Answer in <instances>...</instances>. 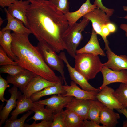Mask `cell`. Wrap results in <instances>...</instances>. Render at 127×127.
<instances>
[{"instance_id": "1", "label": "cell", "mask_w": 127, "mask_h": 127, "mask_svg": "<svg viewBox=\"0 0 127 127\" xmlns=\"http://www.w3.org/2000/svg\"><path fill=\"white\" fill-rule=\"evenodd\" d=\"M27 28L38 40H44L57 53L66 50L63 34L69 26L64 14L48 0H29Z\"/></svg>"}, {"instance_id": "2", "label": "cell", "mask_w": 127, "mask_h": 127, "mask_svg": "<svg viewBox=\"0 0 127 127\" xmlns=\"http://www.w3.org/2000/svg\"><path fill=\"white\" fill-rule=\"evenodd\" d=\"M11 34L12 49L18 65L50 81L58 83L63 80L61 76L56 75L47 65L37 46L30 42L29 34L14 32Z\"/></svg>"}, {"instance_id": "3", "label": "cell", "mask_w": 127, "mask_h": 127, "mask_svg": "<svg viewBox=\"0 0 127 127\" xmlns=\"http://www.w3.org/2000/svg\"><path fill=\"white\" fill-rule=\"evenodd\" d=\"M74 68L88 81L95 77L103 66L98 56L87 53H77Z\"/></svg>"}, {"instance_id": "4", "label": "cell", "mask_w": 127, "mask_h": 127, "mask_svg": "<svg viewBox=\"0 0 127 127\" xmlns=\"http://www.w3.org/2000/svg\"><path fill=\"white\" fill-rule=\"evenodd\" d=\"M79 23L69 25L63 33L62 39L67 47L66 50L72 57L75 56L77 48L83 39L82 32L88 25L90 20L83 17Z\"/></svg>"}, {"instance_id": "5", "label": "cell", "mask_w": 127, "mask_h": 127, "mask_svg": "<svg viewBox=\"0 0 127 127\" xmlns=\"http://www.w3.org/2000/svg\"><path fill=\"white\" fill-rule=\"evenodd\" d=\"M38 40L37 47L45 63L51 69L58 71L63 78L65 85H68L64 75L63 61L50 45L42 39Z\"/></svg>"}, {"instance_id": "6", "label": "cell", "mask_w": 127, "mask_h": 127, "mask_svg": "<svg viewBox=\"0 0 127 127\" xmlns=\"http://www.w3.org/2000/svg\"><path fill=\"white\" fill-rule=\"evenodd\" d=\"M110 17L105 12L98 8L83 16L91 21L92 28L97 34L102 37L105 43V50L109 48V42L107 38L103 35L101 29L103 25H107L111 22Z\"/></svg>"}, {"instance_id": "7", "label": "cell", "mask_w": 127, "mask_h": 127, "mask_svg": "<svg viewBox=\"0 0 127 127\" xmlns=\"http://www.w3.org/2000/svg\"><path fill=\"white\" fill-rule=\"evenodd\" d=\"M59 55L65 63L70 77L72 81L79 85L83 90L96 93L99 92L98 88H95L92 86L82 75L71 66L64 52H61Z\"/></svg>"}, {"instance_id": "8", "label": "cell", "mask_w": 127, "mask_h": 127, "mask_svg": "<svg viewBox=\"0 0 127 127\" xmlns=\"http://www.w3.org/2000/svg\"><path fill=\"white\" fill-rule=\"evenodd\" d=\"M74 97L71 96H64L60 94H54L49 98L37 102L46 105L45 108L51 110L55 114L62 111Z\"/></svg>"}, {"instance_id": "9", "label": "cell", "mask_w": 127, "mask_h": 127, "mask_svg": "<svg viewBox=\"0 0 127 127\" xmlns=\"http://www.w3.org/2000/svg\"><path fill=\"white\" fill-rule=\"evenodd\" d=\"M100 72L103 80L102 85L98 88L99 91L105 86L112 83H127V70L115 71L103 65Z\"/></svg>"}, {"instance_id": "10", "label": "cell", "mask_w": 127, "mask_h": 127, "mask_svg": "<svg viewBox=\"0 0 127 127\" xmlns=\"http://www.w3.org/2000/svg\"><path fill=\"white\" fill-rule=\"evenodd\" d=\"M114 91L113 88L106 86L97 94L96 99L105 107L113 110L124 108L114 95Z\"/></svg>"}, {"instance_id": "11", "label": "cell", "mask_w": 127, "mask_h": 127, "mask_svg": "<svg viewBox=\"0 0 127 127\" xmlns=\"http://www.w3.org/2000/svg\"><path fill=\"white\" fill-rule=\"evenodd\" d=\"M58 83L50 81L37 75L29 82L21 92L27 98H30L34 93L47 87L55 85Z\"/></svg>"}, {"instance_id": "12", "label": "cell", "mask_w": 127, "mask_h": 127, "mask_svg": "<svg viewBox=\"0 0 127 127\" xmlns=\"http://www.w3.org/2000/svg\"><path fill=\"white\" fill-rule=\"evenodd\" d=\"M65 94L62 95L64 96H71L78 99L97 100L96 95L98 93L89 91L81 89L73 81H71L70 86L62 85Z\"/></svg>"}, {"instance_id": "13", "label": "cell", "mask_w": 127, "mask_h": 127, "mask_svg": "<svg viewBox=\"0 0 127 127\" xmlns=\"http://www.w3.org/2000/svg\"><path fill=\"white\" fill-rule=\"evenodd\" d=\"M106 50L108 60L103 64V66L115 71L127 70V56L126 55L118 56L113 52L110 48Z\"/></svg>"}, {"instance_id": "14", "label": "cell", "mask_w": 127, "mask_h": 127, "mask_svg": "<svg viewBox=\"0 0 127 127\" xmlns=\"http://www.w3.org/2000/svg\"><path fill=\"white\" fill-rule=\"evenodd\" d=\"M18 88L16 87L13 86L8 90V91L11 94V96L9 99L6 101V105L0 111V127L8 119L11 111L16 107L17 100L22 95L21 92L18 91Z\"/></svg>"}, {"instance_id": "15", "label": "cell", "mask_w": 127, "mask_h": 127, "mask_svg": "<svg viewBox=\"0 0 127 127\" xmlns=\"http://www.w3.org/2000/svg\"><path fill=\"white\" fill-rule=\"evenodd\" d=\"M30 3L29 0H16L8 7L7 11L13 17L21 20L27 28L26 12Z\"/></svg>"}, {"instance_id": "16", "label": "cell", "mask_w": 127, "mask_h": 127, "mask_svg": "<svg viewBox=\"0 0 127 127\" xmlns=\"http://www.w3.org/2000/svg\"><path fill=\"white\" fill-rule=\"evenodd\" d=\"M37 75L29 70L24 69L16 75H9L6 79L8 83L16 87L21 92L31 80Z\"/></svg>"}, {"instance_id": "17", "label": "cell", "mask_w": 127, "mask_h": 127, "mask_svg": "<svg viewBox=\"0 0 127 127\" xmlns=\"http://www.w3.org/2000/svg\"><path fill=\"white\" fill-rule=\"evenodd\" d=\"M91 100L78 99L74 97L66 107V109L75 113L83 120H87Z\"/></svg>"}, {"instance_id": "18", "label": "cell", "mask_w": 127, "mask_h": 127, "mask_svg": "<svg viewBox=\"0 0 127 127\" xmlns=\"http://www.w3.org/2000/svg\"><path fill=\"white\" fill-rule=\"evenodd\" d=\"M97 34L93 28L90 39L87 44L82 48L77 50L76 53H87L94 55H100L105 56V54L101 48L97 36Z\"/></svg>"}, {"instance_id": "19", "label": "cell", "mask_w": 127, "mask_h": 127, "mask_svg": "<svg viewBox=\"0 0 127 127\" xmlns=\"http://www.w3.org/2000/svg\"><path fill=\"white\" fill-rule=\"evenodd\" d=\"M4 9L6 14V19L8 22L6 26L3 28L1 31V32L9 30L18 34L29 35L32 33L30 30L24 25L23 23L21 20L12 16L6 8Z\"/></svg>"}, {"instance_id": "20", "label": "cell", "mask_w": 127, "mask_h": 127, "mask_svg": "<svg viewBox=\"0 0 127 127\" xmlns=\"http://www.w3.org/2000/svg\"><path fill=\"white\" fill-rule=\"evenodd\" d=\"M97 8L95 5L91 4L90 0H86L78 10L74 12H69L64 14L69 25L76 23L81 17Z\"/></svg>"}, {"instance_id": "21", "label": "cell", "mask_w": 127, "mask_h": 127, "mask_svg": "<svg viewBox=\"0 0 127 127\" xmlns=\"http://www.w3.org/2000/svg\"><path fill=\"white\" fill-rule=\"evenodd\" d=\"M44 104L37 101L33 102L31 110L34 112V115L28 120L33 119L36 122L39 120L53 121L54 114L51 110L45 108Z\"/></svg>"}, {"instance_id": "22", "label": "cell", "mask_w": 127, "mask_h": 127, "mask_svg": "<svg viewBox=\"0 0 127 127\" xmlns=\"http://www.w3.org/2000/svg\"><path fill=\"white\" fill-rule=\"evenodd\" d=\"M120 118L119 113L105 106L100 112V123L104 127H115L118 123V120Z\"/></svg>"}, {"instance_id": "23", "label": "cell", "mask_w": 127, "mask_h": 127, "mask_svg": "<svg viewBox=\"0 0 127 127\" xmlns=\"http://www.w3.org/2000/svg\"><path fill=\"white\" fill-rule=\"evenodd\" d=\"M63 80L55 85L49 86L32 95L30 99L33 102L37 101L42 97L49 95L60 94H65L66 92L63 88Z\"/></svg>"}, {"instance_id": "24", "label": "cell", "mask_w": 127, "mask_h": 127, "mask_svg": "<svg viewBox=\"0 0 127 127\" xmlns=\"http://www.w3.org/2000/svg\"><path fill=\"white\" fill-rule=\"evenodd\" d=\"M33 103L30 98H28L22 94L17 100L16 106L11 113V117L9 119H16L19 114L31 110Z\"/></svg>"}, {"instance_id": "25", "label": "cell", "mask_w": 127, "mask_h": 127, "mask_svg": "<svg viewBox=\"0 0 127 127\" xmlns=\"http://www.w3.org/2000/svg\"><path fill=\"white\" fill-rule=\"evenodd\" d=\"M12 37L11 30H7L2 32L0 31V44L8 56L15 61L16 58L12 49Z\"/></svg>"}, {"instance_id": "26", "label": "cell", "mask_w": 127, "mask_h": 127, "mask_svg": "<svg viewBox=\"0 0 127 127\" xmlns=\"http://www.w3.org/2000/svg\"><path fill=\"white\" fill-rule=\"evenodd\" d=\"M105 106L97 100H91L87 120L96 123H100V115L101 111Z\"/></svg>"}, {"instance_id": "27", "label": "cell", "mask_w": 127, "mask_h": 127, "mask_svg": "<svg viewBox=\"0 0 127 127\" xmlns=\"http://www.w3.org/2000/svg\"><path fill=\"white\" fill-rule=\"evenodd\" d=\"M62 112L67 127H82L83 120L77 114L66 109Z\"/></svg>"}, {"instance_id": "28", "label": "cell", "mask_w": 127, "mask_h": 127, "mask_svg": "<svg viewBox=\"0 0 127 127\" xmlns=\"http://www.w3.org/2000/svg\"><path fill=\"white\" fill-rule=\"evenodd\" d=\"M113 95L124 108L127 109V83H121Z\"/></svg>"}, {"instance_id": "29", "label": "cell", "mask_w": 127, "mask_h": 127, "mask_svg": "<svg viewBox=\"0 0 127 127\" xmlns=\"http://www.w3.org/2000/svg\"><path fill=\"white\" fill-rule=\"evenodd\" d=\"M33 112L32 111L30 110L19 119L12 120L8 119L5 122L4 127H24V123L25 120Z\"/></svg>"}, {"instance_id": "30", "label": "cell", "mask_w": 127, "mask_h": 127, "mask_svg": "<svg viewBox=\"0 0 127 127\" xmlns=\"http://www.w3.org/2000/svg\"><path fill=\"white\" fill-rule=\"evenodd\" d=\"M24 69L18 65L8 64L1 66L0 68L1 73L8 74L11 75H16L22 71Z\"/></svg>"}, {"instance_id": "31", "label": "cell", "mask_w": 127, "mask_h": 127, "mask_svg": "<svg viewBox=\"0 0 127 127\" xmlns=\"http://www.w3.org/2000/svg\"><path fill=\"white\" fill-rule=\"evenodd\" d=\"M64 14L69 12L68 0H49Z\"/></svg>"}, {"instance_id": "32", "label": "cell", "mask_w": 127, "mask_h": 127, "mask_svg": "<svg viewBox=\"0 0 127 127\" xmlns=\"http://www.w3.org/2000/svg\"><path fill=\"white\" fill-rule=\"evenodd\" d=\"M63 111L54 114L50 127H67Z\"/></svg>"}, {"instance_id": "33", "label": "cell", "mask_w": 127, "mask_h": 127, "mask_svg": "<svg viewBox=\"0 0 127 127\" xmlns=\"http://www.w3.org/2000/svg\"><path fill=\"white\" fill-rule=\"evenodd\" d=\"M10 58L2 47H0V65L1 66L8 64L18 65L17 63Z\"/></svg>"}, {"instance_id": "34", "label": "cell", "mask_w": 127, "mask_h": 127, "mask_svg": "<svg viewBox=\"0 0 127 127\" xmlns=\"http://www.w3.org/2000/svg\"><path fill=\"white\" fill-rule=\"evenodd\" d=\"M7 80L0 75V100L2 102L6 101L7 100L4 97V93L6 89L10 87Z\"/></svg>"}, {"instance_id": "35", "label": "cell", "mask_w": 127, "mask_h": 127, "mask_svg": "<svg viewBox=\"0 0 127 127\" xmlns=\"http://www.w3.org/2000/svg\"><path fill=\"white\" fill-rule=\"evenodd\" d=\"M94 4L98 8L105 12L110 16L113 15L114 10L108 8L104 6L102 4V0H95L94 2Z\"/></svg>"}, {"instance_id": "36", "label": "cell", "mask_w": 127, "mask_h": 127, "mask_svg": "<svg viewBox=\"0 0 127 127\" xmlns=\"http://www.w3.org/2000/svg\"><path fill=\"white\" fill-rule=\"evenodd\" d=\"M53 121L42 120L40 123H36L34 121L32 124L29 125L24 123L25 127H50Z\"/></svg>"}, {"instance_id": "37", "label": "cell", "mask_w": 127, "mask_h": 127, "mask_svg": "<svg viewBox=\"0 0 127 127\" xmlns=\"http://www.w3.org/2000/svg\"><path fill=\"white\" fill-rule=\"evenodd\" d=\"M82 127H104L103 125H100L95 122L90 120H83Z\"/></svg>"}, {"instance_id": "38", "label": "cell", "mask_w": 127, "mask_h": 127, "mask_svg": "<svg viewBox=\"0 0 127 127\" xmlns=\"http://www.w3.org/2000/svg\"><path fill=\"white\" fill-rule=\"evenodd\" d=\"M17 0H0V6L2 8L9 7L11 4L15 3Z\"/></svg>"}, {"instance_id": "39", "label": "cell", "mask_w": 127, "mask_h": 127, "mask_svg": "<svg viewBox=\"0 0 127 127\" xmlns=\"http://www.w3.org/2000/svg\"><path fill=\"white\" fill-rule=\"evenodd\" d=\"M106 25L111 33H114L116 31V27L114 24L110 22L108 23Z\"/></svg>"}, {"instance_id": "40", "label": "cell", "mask_w": 127, "mask_h": 127, "mask_svg": "<svg viewBox=\"0 0 127 127\" xmlns=\"http://www.w3.org/2000/svg\"><path fill=\"white\" fill-rule=\"evenodd\" d=\"M101 31L103 35L106 38H107V37L111 33L106 25H104L102 27Z\"/></svg>"}, {"instance_id": "41", "label": "cell", "mask_w": 127, "mask_h": 127, "mask_svg": "<svg viewBox=\"0 0 127 127\" xmlns=\"http://www.w3.org/2000/svg\"><path fill=\"white\" fill-rule=\"evenodd\" d=\"M117 111L120 113L123 114L127 119V109L123 108Z\"/></svg>"}, {"instance_id": "42", "label": "cell", "mask_w": 127, "mask_h": 127, "mask_svg": "<svg viewBox=\"0 0 127 127\" xmlns=\"http://www.w3.org/2000/svg\"><path fill=\"white\" fill-rule=\"evenodd\" d=\"M120 28L125 32V36L127 37V24H122L120 25Z\"/></svg>"}, {"instance_id": "43", "label": "cell", "mask_w": 127, "mask_h": 127, "mask_svg": "<svg viewBox=\"0 0 127 127\" xmlns=\"http://www.w3.org/2000/svg\"><path fill=\"white\" fill-rule=\"evenodd\" d=\"M123 9L124 11H127V6H123ZM124 18L127 19V14Z\"/></svg>"}, {"instance_id": "44", "label": "cell", "mask_w": 127, "mask_h": 127, "mask_svg": "<svg viewBox=\"0 0 127 127\" xmlns=\"http://www.w3.org/2000/svg\"><path fill=\"white\" fill-rule=\"evenodd\" d=\"M123 127H127V120L124 121L123 123Z\"/></svg>"}, {"instance_id": "45", "label": "cell", "mask_w": 127, "mask_h": 127, "mask_svg": "<svg viewBox=\"0 0 127 127\" xmlns=\"http://www.w3.org/2000/svg\"><path fill=\"white\" fill-rule=\"evenodd\" d=\"M3 20L2 19L1 17L0 18V27L2 25L3 22Z\"/></svg>"}, {"instance_id": "46", "label": "cell", "mask_w": 127, "mask_h": 127, "mask_svg": "<svg viewBox=\"0 0 127 127\" xmlns=\"http://www.w3.org/2000/svg\"><path fill=\"white\" fill-rule=\"evenodd\" d=\"M19 0L22 1V0Z\"/></svg>"}, {"instance_id": "47", "label": "cell", "mask_w": 127, "mask_h": 127, "mask_svg": "<svg viewBox=\"0 0 127 127\" xmlns=\"http://www.w3.org/2000/svg\"></svg>"}]
</instances>
